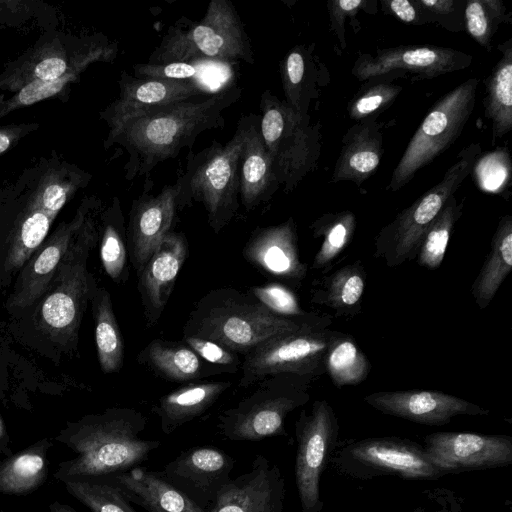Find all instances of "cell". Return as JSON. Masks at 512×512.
Instances as JSON below:
<instances>
[{
	"instance_id": "1",
	"label": "cell",
	"mask_w": 512,
	"mask_h": 512,
	"mask_svg": "<svg viewBox=\"0 0 512 512\" xmlns=\"http://www.w3.org/2000/svg\"><path fill=\"white\" fill-rule=\"evenodd\" d=\"M238 86L147 111L108 134L105 147L116 143L128 153L126 178L149 174L159 163L191 147L204 131L223 128V111L241 96Z\"/></svg>"
},
{
	"instance_id": "2",
	"label": "cell",
	"mask_w": 512,
	"mask_h": 512,
	"mask_svg": "<svg viewBox=\"0 0 512 512\" xmlns=\"http://www.w3.org/2000/svg\"><path fill=\"white\" fill-rule=\"evenodd\" d=\"M147 418L134 408L117 407L68 422L55 437L76 456L58 464L53 477L64 482L112 476L146 461L161 442L142 439Z\"/></svg>"
},
{
	"instance_id": "3",
	"label": "cell",
	"mask_w": 512,
	"mask_h": 512,
	"mask_svg": "<svg viewBox=\"0 0 512 512\" xmlns=\"http://www.w3.org/2000/svg\"><path fill=\"white\" fill-rule=\"evenodd\" d=\"M317 315L289 318L261 304L249 292L217 288L201 297L188 315L183 335L214 341L245 356L266 340L313 324L329 325Z\"/></svg>"
},
{
	"instance_id": "4",
	"label": "cell",
	"mask_w": 512,
	"mask_h": 512,
	"mask_svg": "<svg viewBox=\"0 0 512 512\" xmlns=\"http://www.w3.org/2000/svg\"><path fill=\"white\" fill-rule=\"evenodd\" d=\"M251 114L243 115L233 137L222 145L214 141L196 155H191L185 173L177 180V209L193 201L203 204L208 224L219 233L233 219L239 208L240 159Z\"/></svg>"
},
{
	"instance_id": "5",
	"label": "cell",
	"mask_w": 512,
	"mask_h": 512,
	"mask_svg": "<svg viewBox=\"0 0 512 512\" xmlns=\"http://www.w3.org/2000/svg\"><path fill=\"white\" fill-rule=\"evenodd\" d=\"M254 63L250 39L230 0H211L204 17L184 28L170 26L148 63Z\"/></svg>"
},
{
	"instance_id": "6",
	"label": "cell",
	"mask_w": 512,
	"mask_h": 512,
	"mask_svg": "<svg viewBox=\"0 0 512 512\" xmlns=\"http://www.w3.org/2000/svg\"><path fill=\"white\" fill-rule=\"evenodd\" d=\"M481 153L478 143L462 149L442 179L384 226L375 241V256L394 268L416 258L422 239L447 200L473 171Z\"/></svg>"
},
{
	"instance_id": "7",
	"label": "cell",
	"mask_w": 512,
	"mask_h": 512,
	"mask_svg": "<svg viewBox=\"0 0 512 512\" xmlns=\"http://www.w3.org/2000/svg\"><path fill=\"white\" fill-rule=\"evenodd\" d=\"M308 381L288 374L268 376L235 406L218 416L220 433L232 441H260L287 432V415L310 399Z\"/></svg>"
},
{
	"instance_id": "8",
	"label": "cell",
	"mask_w": 512,
	"mask_h": 512,
	"mask_svg": "<svg viewBox=\"0 0 512 512\" xmlns=\"http://www.w3.org/2000/svg\"><path fill=\"white\" fill-rule=\"evenodd\" d=\"M259 130L280 185L292 191L314 167L320 151L319 128L270 90L260 99Z\"/></svg>"
},
{
	"instance_id": "9",
	"label": "cell",
	"mask_w": 512,
	"mask_h": 512,
	"mask_svg": "<svg viewBox=\"0 0 512 512\" xmlns=\"http://www.w3.org/2000/svg\"><path fill=\"white\" fill-rule=\"evenodd\" d=\"M97 236L95 223L87 217L39 307L38 323L56 341H70L78 331L94 284L87 270V259Z\"/></svg>"
},
{
	"instance_id": "10",
	"label": "cell",
	"mask_w": 512,
	"mask_h": 512,
	"mask_svg": "<svg viewBox=\"0 0 512 512\" xmlns=\"http://www.w3.org/2000/svg\"><path fill=\"white\" fill-rule=\"evenodd\" d=\"M313 324L272 337L244 356L239 388H248L262 379L288 374L310 382L323 375L326 354L343 332Z\"/></svg>"
},
{
	"instance_id": "11",
	"label": "cell",
	"mask_w": 512,
	"mask_h": 512,
	"mask_svg": "<svg viewBox=\"0 0 512 512\" xmlns=\"http://www.w3.org/2000/svg\"><path fill=\"white\" fill-rule=\"evenodd\" d=\"M478 79L461 83L429 111L391 175L388 189L404 187L421 169L448 149L460 136L473 113Z\"/></svg>"
},
{
	"instance_id": "12",
	"label": "cell",
	"mask_w": 512,
	"mask_h": 512,
	"mask_svg": "<svg viewBox=\"0 0 512 512\" xmlns=\"http://www.w3.org/2000/svg\"><path fill=\"white\" fill-rule=\"evenodd\" d=\"M332 462L339 472L361 480L388 475L405 479H437L447 474L422 445L396 437L350 442L336 452Z\"/></svg>"
},
{
	"instance_id": "13",
	"label": "cell",
	"mask_w": 512,
	"mask_h": 512,
	"mask_svg": "<svg viewBox=\"0 0 512 512\" xmlns=\"http://www.w3.org/2000/svg\"><path fill=\"white\" fill-rule=\"evenodd\" d=\"M338 433L337 417L325 400H316L309 414L302 410L295 423V482L302 512L322 511L320 479L337 446Z\"/></svg>"
},
{
	"instance_id": "14",
	"label": "cell",
	"mask_w": 512,
	"mask_h": 512,
	"mask_svg": "<svg viewBox=\"0 0 512 512\" xmlns=\"http://www.w3.org/2000/svg\"><path fill=\"white\" fill-rule=\"evenodd\" d=\"M472 56L438 46H398L379 49L374 55L360 54L352 68L359 81L392 72L412 73L416 79H431L468 67Z\"/></svg>"
},
{
	"instance_id": "15",
	"label": "cell",
	"mask_w": 512,
	"mask_h": 512,
	"mask_svg": "<svg viewBox=\"0 0 512 512\" xmlns=\"http://www.w3.org/2000/svg\"><path fill=\"white\" fill-rule=\"evenodd\" d=\"M234 459L213 446L185 450L170 461L161 477L204 510L212 511L217 494L228 483Z\"/></svg>"
},
{
	"instance_id": "16",
	"label": "cell",
	"mask_w": 512,
	"mask_h": 512,
	"mask_svg": "<svg viewBox=\"0 0 512 512\" xmlns=\"http://www.w3.org/2000/svg\"><path fill=\"white\" fill-rule=\"evenodd\" d=\"M423 446L447 474L508 466L512 439L506 435L437 432L424 438Z\"/></svg>"
},
{
	"instance_id": "17",
	"label": "cell",
	"mask_w": 512,
	"mask_h": 512,
	"mask_svg": "<svg viewBox=\"0 0 512 512\" xmlns=\"http://www.w3.org/2000/svg\"><path fill=\"white\" fill-rule=\"evenodd\" d=\"M119 87V97L101 113L108 124V134L152 109L215 92L198 82L139 78L125 71Z\"/></svg>"
},
{
	"instance_id": "18",
	"label": "cell",
	"mask_w": 512,
	"mask_h": 512,
	"mask_svg": "<svg viewBox=\"0 0 512 512\" xmlns=\"http://www.w3.org/2000/svg\"><path fill=\"white\" fill-rule=\"evenodd\" d=\"M374 409L416 423L441 426L458 415H487L489 410L434 390L380 391L364 397Z\"/></svg>"
},
{
	"instance_id": "19",
	"label": "cell",
	"mask_w": 512,
	"mask_h": 512,
	"mask_svg": "<svg viewBox=\"0 0 512 512\" xmlns=\"http://www.w3.org/2000/svg\"><path fill=\"white\" fill-rule=\"evenodd\" d=\"M285 480L277 464L257 455L249 471L218 492L212 512H283Z\"/></svg>"
},
{
	"instance_id": "20",
	"label": "cell",
	"mask_w": 512,
	"mask_h": 512,
	"mask_svg": "<svg viewBox=\"0 0 512 512\" xmlns=\"http://www.w3.org/2000/svg\"><path fill=\"white\" fill-rule=\"evenodd\" d=\"M178 186L168 185L156 196L144 192L133 201L127 233L128 255L137 275L166 234L177 209Z\"/></svg>"
},
{
	"instance_id": "21",
	"label": "cell",
	"mask_w": 512,
	"mask_h": 512,
	"mask_svg": "<svg viewBox=\"0 0 512 512\" xmlns=\"http://www.w3.org/2000/svg\"><path fill=\"white\" fill-rule=\"evenodd\" d=\"M188 243L183 233L165 235L138 276V292L148 327L159 321L187 258Z\"/></svg>"
},
{
	"instance_id": "22",
	"label": "cell",
	"mask_w": 512,
	"mask_h": 512,
	"mask_svg": "<svg viewBox=\"0 0 512 512\" xmlns=\"http://www.w3.org/2000/svg\"><path fill=\"white\" fill-rule=\"evenodd\" d=\"M243 257L262 272L293 283H301L308 266L299 256L293 218L256 229L243 248Z\"/></svg>"
},
{
	"instance_id": "23",
	"label": "cell",
	"mask_w": 512,
	"mask_h": 512,
	"mask_svg": "<svg viewBox=\"0 0 512 512\" xmlns=\"http://www.w3.org/2000/svg\"><path fill=\"white\" fill-rule=\"evenodd\" d=\"M86 211H79L69 223H61L22 267L20 279L10 304L27 308L34 304L50 287L58 266L76 239L86 220Z\"/></svg>"
},
{
	"instance_id": "24",
	"label": "cell",
	"mask_w": 512,
	"mask_h": 512,
	"mask_svg": "<svg viewBox=\"0 0 512 512\" xmlns=\"http://www.w3.org/2000/svg\"><path fill=\"white\" fill-rule=\"evenodd\" d=\"M376 120V116L361 120L344 135L332 182L360 185L377 170L383 154V135Z\"/></svg>"
},
{
	"instance_id": "25",
	"label": "cell",
	"mask_w": 512,
	"mask_h": 512,
	"mask_svg": "<svg viewBox=\"0 0 512 512\" xmlns=\"http://www.w3.org/2000/svg\"><path fill=\"white\" fill-rule=\"evenodd\" d=\"M280 183L259 130V117L251 119L240 159V201L247 211L271 199Z\"/></svg>"
},
{
	"instance_id": "26",
	"label": "cell",
	"mask_w": 512,
	"mask_h": 512,
	"mask_svg": "<svg viewBox=\"0 0 512 512\" xmlns=\"http://www.w3.org/2000/svg\"><path fill=\"white\" fill-rule=\"evenodd\" d=\"M106 477L113 480L133 504L148 512H212L196 505L165 481L158 471L137 466Z\"/></svg>"
},
{
	"instance_id": "27",
	"label": "cell",
	"mask_w": 512,
	"mask_h": 512,
	"mask_svg": "<svg viewBox=\"0 0 512 512\" xmlns=\"http://www.w3.org/2000/svg\"><path fill=\"white\" fill-rule=\"evenodd\" d=\"M231 387L228 381L191 383L158 399L152 412L162 432L169 435L206 412Z\"/></svg>"
},
{
	"instance_id": "28",
	"label": "cell",
	"mask_w": 512,
	"mask_h": 512,
	"mask_svg": "<svg viewBox=\"0 0 512 512\" xmlns=\"http://www.w3.org/2000/svg\"><path fill=\"white\" fill-rule=\"evenodd\" d=\"M50 438H43L0 461V494L27 496L38 490L49 474Z\"/></svg>"
},
{
	"instance_id": "29",
	"label": "cell",
	"mask_w": 512,
	"mask_h": 512,
	"mask_svg": "<svg viewBox=\"0 0 512 512\" xmlns=\"http://www.w3.org/2000/svg\"><path fill=\"white\" fill-rule=\"evenodd\" d=\"M366 273L357 260L314 282L311 302L325 306L337 316L353 317L361 311Z\"/></svg>"
},
{
	"instance_id": "30",
	"label": "cell",
	"mask_w": 512,
	"mask_h": 512,
	"mask_svg": "<svg viewBox=\"0 0 512 512\" xmlns=\"http://www.w3.org/2000/svg\"><path fill=\"white\" fill-rule=\"evenodd\" d=\"M137 360L157 377L170 382H189L206 375L201 358L184 342L153 339L139 352Z\"/></svg>"
},
{
	"instance_id": "31",
	"label": "cell",
	"mask_w": 512,
	"mask_h": 512,
	"mask_svg": "<svg viewBox=\"0 0 512 512\" xmlns=\"http://www.w3.org/2000/svg\"><path fill=\"white\" fill-rule=\"evenodd\" d=\"M512 270V217L501 218L491 241L490 251L474 280L471 294L480 309H485Z\"/></svg>"
},
{
	"instance_id": "32",
	"label": "cell",
	"mask_w": 512,
	"mask_h": 512,
	"mask_svg": "<svg viewBox=\"0 0 512 512\" xmlns=\"http://www.w3.org/2000/svg\"><path fill=\"white\" fill-rule=\"evenodd\" d=\"M498 50L501 58L485 80V117L492 123V144L512 128V38Z\"/></svg>"
},
{
	"instance_id": "33",
	"label": "cell",
	"mask_w": 512,
	"mask_h": 512,
	"mask_svg": "<svg viewBox=\"0 0 512 512\" xmlns=\"http://www.w3.org/2000/svg\"><path fill=\"white\" fill-rule=\"evenodd\" d=\"M115 48L95 46L84 53L76 55L67 72L58 79L35 81L22 87L10 98L0 99V118L8 113L50 98L62 91L69 83L78 79L88 65L100 60H107L114 55Z\"/></svg>"
},
{
	"instance_id": "34",
	"label": "cell",
	"mask_w": 512,
	"mask_h": 512,
	"mask_svg": "<svg viewBox=\"0 0 512 512\" xmlns=\"http://www.w3.org/2000/svg\"><path fill=\"white\" fill-rule=\"evenodd\" d=\"M90 298L93 302L95 343L100 367L104 373L117 372L123 366L124 343L110 294L93 284Z\"/></svg>"
},
{
	"instance_id": "35",
	"label": "cell",
	"mask_w": 512,
	"mask_h": 512,
	"mask_svg": "<svg viewBox=\"0 0 512 512\" xmlns=\"http://www.w3.org/2000/svg\"><path fill=\"white\" fill-rule=\"evenodd\" d=\"M65 49L58 42L46 43L31 56L4 74L0 88L17 92L35 81H50L60 78L70 67Z\"/></svg>"
},
{
	"instance_id": "36",
	"label": "cell",
	"mask_w": 512,
	"mask_h": 512,
	"mask_svg": "<svg viewBox=\"0 0 512 512\" xmlns=\"http://www.w3.org/2000/svg\"><path fill=\"white\" fill-rule=\"evenodd\" d=\"M54 220L40 208L29 204L11 233L3 268L12 273L20 270L45 241Z\"/></svg>"
},
{
	"instance_id": "37",
	"label": "cell",
	"mask_w": 512,
	"mask_h": 512,
	"mask_svg": "<svg viewBox=\"0 0 512 512\" xmlns=\"http://www.w3.org/2000/svg\"><path fill=\"white\" fill-rule=\"evenodd\" d=\"M128 256L124 217L115 198L103 216L100 258L106 274L116 283H125L128 278Z\"/></svg>"
},
{
	"instance_id": "38",
	"label": "cell",
	"mask_w": 512,
	"mask_h": 512,
	"mask_svg": "<svg viewBox=\"0 0 512 512\" xmlns=\"http://www.w3.org/2000/svg\"><path fill=\"white\" fill-rule=\"evenodd\" d=\"M280 66L285 102L295 111L307 114L313 97L315 72L309 49L304 46L294 47Z\"/></svg>"
},
{
	"instance_id": "39",
	"label": "cell",
	"mask_w": 512,
	"mask_h": 512,
	"mask_svg": "<svg viewBox=\"0 0 512 512\" xmlns=\"http://www.w3.org/2000/svg\"><path fill=\"white\" fill-rule=\"evenodd\" d=\"M62 483L66 491L91 512H137L125 493L109 477L79 478Z\"/></svg>"
},
{
	"instance_id": "40",
	"label": "cell",
	"mask_w": 512,
	"mask_h": 512,
	"mask_svg": "<svg viewBox=\"0 0 512 512\" xmlns=\"http://www.w3.org/2000/svg\"><path fill=\"white\" fill-rule=\"evenodd\" d=\"M355 226V216L349 211L326 214L312 224L314 237H323L312 263L314 270L326 272L329 269L332 262L352 240Z\"/></svg>"
},
{
	"instance_id": "41",
	"label": "cell",
	"mask_w": 512,
	"mask_h": 512,
	"mask_svg": "<svg viewBox=\"0 0 512 512\" xmlns=\"http://www.w3.org/2000/svg\"><path fill=\"white\" fill-rule=\"evenodd\" d=\"M370 369V361L348 334L337 338L326 354L325 370L337 387L363 382Z\"/></svg>"
},
{
	"instance_id": "42",
	"label": "cell",
	"mask_w": 512,
	"mask_h": 512,
	"mask_svg": "<svg viewBox=\"0 0 512 512\" xmlns=\"http://www.w3.org/2000/svg\"><path fill=\"white\" fill-rule=\"evenodd\" d=\"M464 201L451 196L426 231L416 260L429 270L437 269L443 262L454 225L462 214Z\"/></svg>"
},
{
	"instance_id": "43",
	"label": "cell",
	"mask_w": 512,
	"mask_h": 512,
	"mask_svg": "<svg viewBox=\"0 0 512 512\" xmlns=\"http://www.w3.org/2000/svg\"><path fill=\"white\" fill-rule=\"evenodd\" d=\"M506 8L499 0H470L465 7L466 27L470 36L490 49L498 25L505 19Z\"/></svg>"
},
{
	"instance_id": "44",
	"label": "cell",
	"mask_w": 512,
	"mask_h": 512,
	"mask_svg": "<svg viewBox=\"0 0 512 512\" xmlns=\"http://www.w3.org/2000/svg\"><path fill=\"white\" fill-rule=\"evenodd\" d=\"M401 90V86L388 81L366 85L349 102L348 114L351 119L358 122L369 117H377L394 102Z\"/></svg>"
},
{
	"instance_id": "45",
	"label": "cell",
	"mask_w": 512,
	"mask_h": 512,
	"mask_svg": "<svg viewBox=\"0 0 512 512\" xmlns=\"http://www.w3.org/2000/svg\"><path fill=\"white\" fill-rule=\"evenodd\" d=\"M135 77L176 81H192L208 85V76L201 63L171 62L165 64H137L133 66ZM209 86V85H208Z\"/></svg>"
},
{
	"instance_id": "46",
	"label": "cell",
	"mask_w": 512,
	"mask_h": 512,
	"mask_svg": "<svg viewBox=\"0 0 512 512\" xmlns=\"http://www.w3.org/2000/svg\"><path fill=\"white\" fill-rule=\"evenodd\" d=\"M248 292L266 308L280 316L298 318L311 315L301 308L295 294L284 285L269 283L253 286Z\"/></svg>"
},
{
	"instance_id": "47",
	"label": "cell",
	"mask_w": 512,
	"mask_h": 512,
	"mask_svg": "<svg viewBox=\"0 0 512 512\" xmlns=\"http://www.w3.org/2000/svg\"><path fill=\"white\" fill-rule=\"evenodd\" d=\"M75 189L72 181L64 180L56 174L46 175L37 186L30 203L55 218Z\"/></svg>"
},
{
	"instance_id": "48",
	"label": "cell",
	"mask_w": 512,
	"mask_h": 512,
	"mask_svg": "<svg viewBox=\"0 0 512 512\" xmlns=\"http://www.w3.org/2000/svg\"><path fill=\"white\" fill-rule=\"evenodd\" d=\"M183 342L189 346L200 358L205 361L236 371L241 368L238 354L226 349L222 345L204 338L183 335Z\"/></svg>"
},
{
	"instance_id": "49",
	"label": "cell",
	"mask_w": 512,
	"mask_h": 512,
	"mask_svg": "<svg viewBox=\"0 0 512 512\" xmlns=\"http://www.w3.org/2000/svg\"><path fill=\"white\" fill-rule=\"evenodd\" d=\"M364 0H337L330 1L328 10L330 19L334 30L337 32L340 41H342L341 33H343V23L346 16H351L356 13L362 6L366 5Z\"/></svg>"
},
{
	"instance_id": "50",
	"label": "cell",
	"mask_w": 512,
	"mask_h": 512,
	"mask_svg": "<svg viewBox=\"0 0 512 512\" xmlns=\"http://www.w3.org/2000/svg\"><path fill=\"white\" fill-rule=\"evenodd\" d=\"M435 503L432 506H421L414 512H461L456 497L448 490H434Z\"/></svg>"
},
{
	"instance_id": "51",
	"label": "cell",
	"mask_w": 512,
	"mask_h": 512,
	"mask_svg": "<svg viewBox=\"0 0 512 512\" xmlns=\"http://www.w3.org/2000/svg\"><path fill=\"white\" fill-rule=\"evenodd\" d=\"M38 125L21 124L0 127V155L12 148L21 137Z\"/></svg>"
},
{
	"instance_id": "52",
	"label": "cell",
	"mask_w": 512,
	"mask_h": 512,
	"mask_svg": "<svg viewBox=\"0 0 512 512\" xmlns=\"http://www.w3.org/2000/svg\"><path fill=\"white\" fill-rule=\"evenodd\" d=\"M385 4L390 12L403 22L420 23L416 2L409 0H390L385 1Z\"/></svg>"
},
{
	"instance_id": "53",
	"label": "cell",
	"mask_w": 512,
	"mask_h": 512,
	"mask_svg": "<svg viewBox=\"0 0 512 512\" xmlns=\"http://www.w3.org/2000/svg\"><path fill=\"white\" fill-rule=\"evenodd\" d=\"M417 3L434 15H447L455 11L456 5L453 0H419Z\"/></svg>"
},
{
	"instance_id": "54",
	"label": "cell",
	"mask_w": 512,
	"mask_h": 512,
	"mask_svg": "<svg viewBox=\"0 0 512 512\" xmlns=\"http://www.w3.org/2000/svg\"><path fill=\"white\" fill-rule=\"evenodd\" d=\"M0 454L8 457L13 454L10 447V437L5 423L0 415Z\"/></svg>"
},
{
	"instance_id": "55",
	"label": "cell",
	"mask_w": 512,
	"mask_h": 512,
	"mask_svg": "<svg viewBox=\"0 0 512 512\" xmlns=\"http://www.w3.org/2000/svg\"><path fill=\"white\" fill-rule=\"evenodd\" d=\"M49 511L50 512H81V511L76 510L74 507H72L66 503L57 501V500L53 501L49 505Z\"/></svg>"
},
{
	"instance_id": "56",
	"label": "cell",
	"mask_w": 512,
	"mask_h": 512,
	"mask_svg": "<svg viewBox=\"0 0 512 512\" xmlns=\"http://www.w3.org/2000/svg\"><path fill=\"white\" fill-rule=\"evenodd\" d=\"M0 512H4L3 510H0Z\"/></svg>"
}]
</instances>
